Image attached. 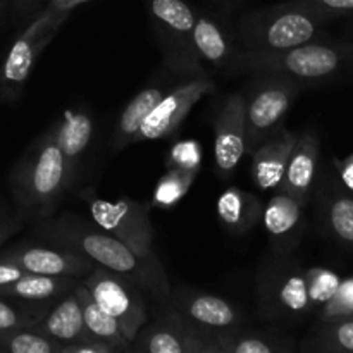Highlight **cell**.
Wrapping results in <instances>:
<instances>
[{"label": "cell", "mask_w": 353, "mask_h": 353, "mask_svg": "<svg viewBox=\"0 0 353 353\" xmlns=\"http://www.w3.org/2000/svg\"><path fill=\"white\" fill-rule=\"evenodd\" d=\"M37 234L55 247L76 252L100 268L130 279L155 302L162 305L171 303L172 290L168 276L155 274L126 245L121 243L112 234L105 233L97 224L93 226L88 221L65 212L59 217L50 216L38 221Z\"/></svg>", "instance_id": "6da1fadb"}, {"label": "cell", "mask_w": 353, "mask_h": 353, "mask_svg": "<svg viewBox=\"0 0 353 353\" xmlns=\"http://www.w3.org/2000/svg\"><path fill=\"white\" fill-rule=\"evenodd\" d=\"M234 68L296 83H319L353 74V41H310L283 52H241Z\"/></svg>", "instance_id": "7a4b0ae2"}, {"label": "cell", "mask_w": 353, "mask_h": 353, "mask_svg": "<svg viewBox=\"0 0 353 353\" xmlns=\"http://www.w3.org/2000/svg\"><path fill=\"white\" fill-rule=\"evenodd\" d=\"M10 185L23 219L43 221L52 216L61 196L71 188L54 124L16 165Z\"/></svg>", "instance_id": "3957f363"}, {"label": "cell", "mask_w": 353, "mask_h": 353, "mask_svg": "<svg viewBox=\"0 0 353 353\" xmlns=\"http://www.w3.org/2000/svg\"><path fill=\"white\" fill-rule=\"evenodd\" d=\"M333 17L309 0H292L247 14L238 31L247 52H283L324 40L323 26Z\"/></svg>", "instance_id": "277c9868"}, {"label": "cell", "mask_w": 353, "mask_h": 353, "mask_svg": "<svg viewBox=\"0 0 353 353\" xmlns=\"http://www.w3.org/2000/svg\"><path fill=\"white\" fill-rule=\"evenodd\" d=\"M83 199L97 226L126 245L155 274L168 276L154 250V228L150 223V207L147 203L128 196L110 202L97 196L92 190L83 193Z\"/></svg>", "instance_id": "5b68a950"}, {"label": "cell", "mask_w": 353, "mask_h": 353, "mask_svg": "<svg viewBox=\"0 0 353 353\" xmlns=\"http://www.w3.org/2000/svg\"><path fill=\"white\" fill-rule=\"evenodd\" d=\"M300 93V83L283 76L262 74V81L245 95V152L250 155L259 145L281 130L283 119Z\"/></svg>", "instance_id": "8992f818"}, {"label": "cell", "mask_w": 353, "mask_h": 353, "mask_svg": "<svg viewBox=\"0 0 353 353\" xmlns=\"http://www.w3.org/2000/svg\"><path fill=\"white\" fill-rule=\"evenodd\" d=\"M81 283L100 309L117 321L126 340L133 343L141 327L148 323V307L143 292L130 279L100 265H95Z\"/></svg>", "instance_id": "52a82bcc"}, {"label": "cell", "mask_w": 353, "mask_h": 353, "mask_svg": "<svg viewBox=\"0 0 353 353\" xmlns=\"http://www.w3.org/2000/svg\"><path fill=\"white\" fill-rule=\"evenodd\" d=\"M148 12L164 45L169 68L188 76L205 74L192 43L195 10L185 0H148Z\"/></svg>", "instance_id": "ba28073f"}, {"label": "cell", "mask_w": 353, "mask_h": 353, "mask_svg": "<svg viewBox=\"0 0 353 353\" xmlns=\"http://www.w3.org/2000/svg\"><path fill=\"white\" fill-rule=\"evenodd\" d=\"M214 90H216V83L209 76L202 74L192 76L188 81L164 93V97L159 100L157 105L154 107V110L148 114L147 119L138 130L134 143L171 137L181 126L185 117L192 112L193 107L199 103V100L212 93Z\"/></svg>", "instance_id": "9c48e42d"}, {"label": "cell", "mask_w": 353, "mask_h": 353, "mask_svg": "<svg viewBox=\"0 0 353 353\" xmlns=\"http://www.w3.org/2000/svg\"><path fill=\"white\" fill-rule=\"evenodd\" d=\"M55 37L54 31L45 30L43 23L33 17L26 30L16 38L0 64V100L16 102L30 79L38 57Z\"/></svg>", "instance_id": "30bf717a"}, {"label": "cell", "mask_w": 353, "mask_h": 353, "mask_svg": "<svg viewBox=\"0 0 353 353\" xmlns=\"http://www.w3.org/2000/svg\"><path fill=\"white\" fill-rule=\"evenodd\" d=\"M259 299L262 309L271 317H300L312 309L305 271L285 262L262 272Z\"/></svg>", "instance_id": "8fae6325"}, {"label": "cell", "mask_w": 353, "mask_h": 353, "mask_svg": "<svg viewBox=\"0 0 353 353\" xmlns=\"http://www.w3.org/2000/svg\"><path fill=\"white\" fill-rule=\"evenodd\" d=\"M0 261L14 264L26 274L57 276V278L83 279L95 268V262L76 252L61 247L17 245L0 252Z\"/></svg>", "instance_id": "7c38bea8"}, {"label": "cell", "mask_w": 353, "mask_h": 353, "mask_svg": "<svg viewBox=\"0 0 353 353\" xmlns=\"http://www.w3.org/2000/svg\"><path fill=\"white\" fill-rule=\"evenodd\" d=\"M245 152V95L231 93L214 123V164L221 179H231Z\"/></svg>", "instance_id": "4fadbf2b"}, {"label": "cell", "mask_w": 353, "mask_h": 353, "mask_svg": "<svg viewBox=\"0 0 353 353\" xmlns=\"http://www.w3.org/2000/svg\"><path fill=\"white\" fill-rule=\"evenodd\" d=\"M174 310L199 330L226 331L233 330L240 323V312L233 303L223 296L209 295V293L188 292L183 290L178 295L171 296Z\"/></svg>", "instance_id": "5bb4252c"}, {"label": "cell", "mask_w": 353, "mask_h": 353, "mask_svg": "<svg viewBox=\"0 0 353 353\" xmlns=\"http://www.w3.org/2000/svg\"><path fill=\"white\" fill-rule=\"evenodd\" d=\"M299 133L281 128L252 152V181L261 192L281 188L290 155Z\"/></svg>", "instance_id": "9a60e30c"}, {"label": "cell", "mask_w": 353, "mask_h": 353, "mask_svg": "<svg viewBox=\"0 0 353 353\" xmlns=\"http://www.w3.org/2000/svg\"><path fill=\"white\" fill-rule=\"evenodd\" d=\"M319 137L312 128H309L299 134L292 155H290L288 165H286L285 178L279 190L293 196L302 207L309 203L310 193H312L317 165H319Z\"/></svg>", "instance_id": "2e32d148"}, {"label": "cell", "mask_w": 353, "mask_h": 353, "mask_svg": "<svg viewBox=\"0 0 353 353\" xmlns=\"http://www.w3.org/2000/svg\"><path fill=\"white\" fill-rule=\"evenodd\" d=\"M302 210L303 207L283 190H276L262 210L265 233L271 241V247L278 254H288L300 240L303 223Z\"/></svg>", "instance_id": "e0dca14e"}, {"label": "cell", "mask_w": 353, "mask_h": 353, "mask_svg": "<svg viewBox=\"0 0 353 353\" xmlns=\"http://www.w3.org/2000/svg\"><path fill=\"white\" fill-rule=\"evenodd\" d=\"M55 140L64 155L71 186L78 179L83 159L93 138V119L85 110H65L61 121L54 123Z\"/></svg>", "instance_id": "ac0fdd59"}, {"label": "cell", "mask_w": 353, "mask_h": 353, "mask_svg": "<svg viewBox=\"0 0 353 353\" xmlns=\"http://www.w3.org/2000/svg\"><path fill=\"white\" fill-rule=\"evenodd\" d=\"M33 330L40 331L41 334L62 345L93 343L86 333L81 303H79L74 290L65 293L61 302L47 316L40 317Z\"/></svg>", "instance_id": "d6986e66"}, {"label": "cell", "mask_w": 353, "mask_h": 353, "mask_svg": "<svg viewBox=\"0 0 353 353\" xmlns=\"http://www.w3.org/2000/svg\"><path fill=\"white\" fill-rule=\"evenodd\" d=\"M217 217L230 233L245 234L262 219V203L254 193L231 186L216 203Z\"/></svg>", "instance_id": "ffe728a7"}, {"label": "cell", "mask_w": 353, "mask_h": 353, "mask_svg": "<svg viewBox=\"0 0 353 353\" xmlns=\"http://www.w3.org/2000/svg\"><path fill=\"white\" fill-rule=\"evenodd\" d=\"M76 296L79 299L83 310V321H85L86 333L93 343H102L121 353H130L131 345L121 331L119 324L114 317H110L105 310L100 309L99 303L93 300L86 286L79 281L74 288Z\"/></svg>", "instance_id": "44dd1931"}, {"label": "cell", "mask_w": 353, "mask_h": 353, "mask_svg": "<svg viewBox=\"0 0 353 353\" xmlns=\"http://www.w3.org/2000/svg\"><path fill=\"white\" fill-rule=\"evenodd\" d=\"M192 43L202 64H209L216 69L234 68L238 55L234 54L223 28L210 17L196 16Z\"/></svg>", "instance_id": "7402d4cb"}, {"label": "cell", "mask_w": 353, "mask_h": 353, "mask_svg": "<svg viewBox=\"0 0 353 353\" xmlns=\"http://www.w3.org/2000/svg\"><path fill=\"white\" fill-rule=\"evenodd\" d=\"M165 90L161 85H150L145 86L143 90L137 93L133 99L130 100L124 110L121 112L119 119H117L116 128H114L112 140H110V148L112 152H119L126 148L128 145L134 143V137H137L138 130L147 119L148 114L154 110L159 100L164 97Z\"/></svg>", "instance_id": "603a6c76"}, {"label": "cell", "mask_w": 353, "mask_h": 353, "mask_svg": "<svg viewBox=\"0 0 353 353\" xmlns=\"http://www.w3.org/2000/svg\"><path fill=\"white\" fill-rule=\"evenodd\" d=\"M133 343L145 353H186L183 340V317L176 310L147 323Z\"/></svg>", "instance_id": "cb8c5ba5"}, {"label": "cell", "mask_w": 353, "mask_h": 353, "mask_svg": "<svg viewBox=\"0 0 353 353\" xmlns=\"http://www.w3.org/2000/svg\"><path fill=\"white\" fill-rule=\"evenodd\" d=\"M79 281L81 279L24 274L10 285L0 286V296L24 300V302H47L72 292Z\"/></svg>", "instance_id": "d4e9b609"}, {"label": "cell", "mask_w": 353, "mask_h": 353, "mask_svg": "<svg viewBox=\"0 0 353 353\" xmlns=\"http://www.w3.org/2000/svg\"><path fill=\"white\" fill-rule=\"evenodd\" d=\"M310 353H350L353 352V317L324 323L310 340Z\"/></svg>", "instance_id": "484cf974"}, {"label": "cell", "mask_w": 353, "mask_h": 353, "mask_svg": "<svg viewBox=\"0 0 353 353\" xmlns=\"http://www.w3.org/2000/svg\"><path fill=\"white\" fill-rule=\"evenodd\" d=\"M61 348L62 343L33 327L0 333V350L3 353H59Z\"/></svg>", "instance_id": "4316f807"}, {"label": "cell", "mask_w": 353, "mask_h": 353, "mask_svg": "<svg viewBox=\"0 0 353 353\" xmlns=\"http://www.w3.org/2000/svg\"><path fill=\"white\" fill-rule=\"evenodd\" d=\"M196 174H199L196 171L168 169V172L159 179L157 186H155L152 203L155 207H162V209L174 207L188 193V190L192 188Z\"/></svg>", "instance_id": "83f0119b"}, {"label": "cell", "mask_w": 353, "mask_h": 353, "mask_svg": "<svg viewBox=\"0 0 353 353\" xmlns=\"http://www.w3.org/2000/svg\"><path fill=\"white\" fill-rule=\"evenodd\" d=\"M326 219L330 230L341 243L353 247V199L334 193L326 202Z\"/></svg>", "instance_id": "f1b7e54d"}, {"label": "cell", "mask_w": 353, "mask_h": 353, "mask_svg": "<svg viewBox=\"0 0 353 353\" xmlns=\"http://www.w3.org/2000/svg\"><path fill=\"white\" fill-rule=\"evenodd\" d=\"M307 279V292H309L310 305L323 307L324 303L330 302L331 296L336 293L341 279L331 269L324 268H312L305 271Z\"/></svg>", "instance_id": "f546056e"}, {"label": "cell", "mask_w": 353, "mask_h": 353, "mask_svg": "<svg viewBox=\"0 0 353 353\" xmlns=\"http://www.w3.org/2000/svg\"><path fill=\"white\" fill-rule=\"evenodd\" d=\"M214 338L228 353H281L265 340L259 336H250V334L230 333L226 330Z\"/></svg>", "instance_id": "4dcf8cb0"}, {"label": "cell", "mask_w": 353, "mask_h": 353, "mask_svg": "<svg viewBox=\"0 0 353 353\" xmlns=\"http://www.w3.org/2000/svg\"><path fill=\"white\" fill-rule=\"evenodd\" d=\"M347 317H353V278L340 283L336 293L331 296L330 302L323 305V314H321L324 323L347 319Z\"/></svg>", "instance_id": "1f68e13d"}, {"label": "cell", "mask_w": 353, "mask_h": 353, "mask_svg": "<svg viewBox=\"0 0 353 353\" xmlns=\"http://www.w3.org/2000/svg\"><path fill=\"white\" fill-rule=\"evenodd\" d=\"M200 164H202V147L195 140L178 141L168 155V169L199 172Z\"/></svg>", "instance_id": "d6a6232c"}, {"label": "cell", "mask_w": 353, "mask_h": 353, "mask_svg": "<svg viewBox=\"0 0 353 353\" xmlns=\"http://www.w3.org/2000/svg\"><path fill=\"white\" fill-rule=\"evenodd\" d=\"M85 2H88V0H48L47 6L34 17H38L43 23L45 30L57 33V30L68 19L69 14Z\"/></svg>", "instance_id": "836d02e7"}, {"label": "cell", "mask_w": 353, "mask_h": 353, "mask_svg": "<svg viewBox=\"0 0 353 353\" xmlns=\"http://www.w3.org/2000/svg\"><path fill=\"white\" fill-rule=\"evenodd\" d=\"M40 317L33 316L31 312L21 310L17 307L10 305L9 302H3L0 299V333H10L17 330H28L34 327Z\"/></svg>", "instance_id": "e575fe53"}, {"label": "cell", "mask_w": 353, "mask_h": 353, "mask_svg": "<svg viewBox=\"0 0 353 353\" xmlns=\"http://www.w3.org/2000/svg\"><path fill=\"white\" fill-rule=\"evenodd\" d=\"M183 340L186 353H228L214 336H203L196 326L183 319Z\"/></svg>", "instance_id": "d590c367"}, {"label": "cell", "mask_w": 353, "mask_h": 353, "mask_svg": "<svg viewBox=\"0 0 353 353\" xmlns=\"http://www.w3.org/2000/svg\"><path fill=\"white\" fill-rule=\"evenodd\" d=\"M326 12L333 14L334 17L343 14H353V0H309Z\"/></svg>", "instance_id": "8d00e7d4"}, {"label": "cell", "mask_w": 353, "mask_h": 353, "mask_svg": "<svg viewBox=\"0 0 353 353\" xmlns=\"http://www.w3.org/2000/svg\"><path fill=\"white\" fill-rule=\"evenodd\" d=\"M59 353H121L102 343H69L62 345Z\"/></svg>", "instance_id": "74e56055"}, {"label": "cell", "mask_w": 353, "mask_h": 353, "mask_svg": "<svg viewBox=\"0 0 353 353\" xmlns=\"http://www.w3.org/2000/svg\"><path fill=\"white\" fill-rule=\"evenodd\" d=\"M23 224V217L17 216V217H9V216H2L0 217V247L16 233L17 230L21 228Z\"/></svg>", "instance_id": "f35d334b"}, {"label": "cell", "mask_w": 353, "mask_h": 353, "mask_svg": "<svg viewBox=\"0 0 353 353\" xmlns=\"http://www.w3.org/2000/svg\"><path fill=\"white\" fill-rule=\"evenodd\" d=\"M47 2L48 0H14V3H16V10L19 12V16L23 17L31 16V14L37 16V14L47 6Z\"/></svg>", "instance_id": "ab89813d"}, {"label": "cell", "mask_w": 353, "mask_h": 353, "mask_svg": "<svg viewBox=\"0 0 353 353\" xmlns=\"http://www.w3.org/2000/svg\"><path fill=\"white\" fill-rule=\"evenodd\" d=\"M24 274H26V272L21 271V269L16 268L14 264L0 261V286L10 285V283H14L16 279H19L21 276Z\"/></svg>", "instance_id": "60d3db41"}, {"label": "cell", "mask_w": 353, "mask_h": 353, "mask_svg": "<svg viewBox=\"0 0 353 353\" xmlns=\"http://www.w3.org/2000/svg\"><path fill=\"white\" fill-rule=\"evenodd\" d=\"M338 169H340V176L343 185L353 193V154L348 155L341 162H338Z\"/></svg>", "instance_id": "b9f144b4"}, {"label": "cell", "mask_w": 353, "mask_h": 353, "mask_svg": "<svg viewBox=\"0 0 353 353\" xmlns=\"http://www.w3.org/2000/svg\"><path fill=\"white\" fill-rule=\"evenodd\" d=\"M347 37L350 38V40L353 41V23L350 24V26H348V30H347Z\"/></svg>", "instance_id": "7bdbcfd3"}, {"label": "cell", "mask_w": 353, "mask_h": 353, "mask_svg": "<svg viewBox=\"0 0 353 353\" xmlns=\"http://www.w3.org/2000/svg\"><path fill=\"white\" fill-rule=\"evenodd\" d=\"M130 353H145V352H143V350H140V348H137V350H133V352L130 350Z\"/></svg>", "instance_id": "ee69618b"}, {"label": "cell", "mask_w": 353, "mask_h": 353, "mask_svg": "<svg viewBox=\"0 0 353 353\" xmlns=\"http://www.w3.org/2000/svg\"><path fill=\"white\" fill-rule=\"evenodd\" d=\"M0 7H2V0H0Z\"/></svg>", "instance_id": "f6af8a7d"}, {"label": "cell", "mask_w": 353, "mask_h": 353, "mask_svg": "<svg viewBox=\"0 0 353 353\" xmlns=\"http://www.w3.org/2000/svg\"><path fill=\"white\" fill-rule=\"evenodd\" d=\"M2 216H3V214H2V212H0V217H2Z\"/></svg>", "instance_id": "bcb514c9"}, {"label": "cell", "mask_w": 353, "mask_h": 353, "mask_svg": "<svg viewBox=\"0 0 353 353\" xmlns=\"http://www.w3.org/2000/svg\"><path fill=\"white\" fill-rule=\"evenodd\" d=\"M0 59H2V55H0Z\"/></svg>", "instance_id": "7dc6e473"}, {"label": "cell", "mask_w": 353, "mask_h": 353, "mask_svg": "<svg viewBox=\"0 0 353 353\" xmlns=\"http://www.w3.org/2000/svg\"><path fill=\"white\" fill-rule=\"evenodd\" d=\"M350 353H353V352H350Z\"/></svg>", "instance_id": "c3c4849f"}]
</instances>
